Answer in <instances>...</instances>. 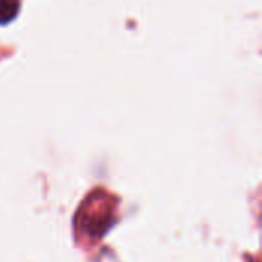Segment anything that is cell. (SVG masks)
Returning <instances> with one entry per match:
<instances>
[{"instance_id": "obj_1", "label": "cell", "mask_w": 262, "mask_h": 262, "mask_svg": "<svg viewBox=\"0 0 262 262\" xmlns=\"http://www.w3.org/2000/svg\"><path fill=\"white\" fill-rule=\"evenodd\" d=\"M107 196H91L84 200L80 210L77 212V223L80 229L91 236L103 235L114 223V198Z\"/></svg>"}, {"instance_id": "obj_2", "label": "cell", "mask_w": 262, "mask_h": 262, "mask_svg": "<svg viewBox=\"0 0 262 262\" xmlns=\"http://www.w3.org/2000/svg\"><path fill=\"white\" fill-rule=\"evenodd\" d=\"M20 9V2L15 0H0V23H8L17 15Z\"/></svg>"}]
</instances>
